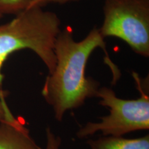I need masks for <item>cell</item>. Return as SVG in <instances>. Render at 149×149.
I'll use <instances>...</instances> for the list:
<instances>
[{"instance_id":"8992f818","label":"cell","mask_w":149,"mask_h":149,"mask_svg":"<svg viewBox=\"0 0 149 149\" xmlns=\"http://www.w3.org/2000/svg\"><path fill=\"white\" fill-rule=\"evenodd\" d=\"M87 144L91 149H149V135L134 139L102 136L88 139Z\"/></svg>"},{"instance_id":"3957f363","label":"cell","mask_w":149,"mask_h":149,"mask_svg":"<svg viewBox=\"0 0 149 149\" xmlns=\"http://www.w3.org/2000/svg\"><path fill=\"white\" fill-rule=\"evenodd\" d=\"M137 88L140 93L139 98L125 100L118 97L114 91L107 86L100 87L97 95L99 104L109 108V114L100 117L98 122H88L76 133L79 139L86 138L97 132L102 136L123 137L137 130L149 129V95L148 81L133 72Z\"/></svg>"},{"instance_id":"9c48e42d","label":"cell","mask_w":149,"mask_h":149,"mask_svg":"<svg viewBox=\"0 0 149 149\" xmlns=\"http://www.w3.org/2000/svg\"><path fill=\"white\" fill-rule=\"evenodd\" d=\"M7 95L8 92L3 91L2 88H0V122L13 115L6 101Z\"/></svg>"},{"instance_id":"5b68a950","label":"cell","mask_w":149,"mask_h":149,"mask_svg":"<svg viewBox=\"0 0 149 149\" xmlns=\"http://www.w3.org/2000/svg\"><path fill=\"white\" fill-rule=\"evenodd\" d=\"M0 149H41L21 117L13 115L0 122Z\"/></svg>"},{"instance_id":"8fae6325","label":"cell","mask_w":149,"mask_h":149,"mask_svg":"<svg viewBox=\"0 0 149 149\" xmlns=\"http://www.w3.org/2000/svg\"><path fill=\"white\" fill-rule=\"evenodd\" d=\"M2 16H3L2 15H1V14H0V19H1V17H2Z\"/></svg>"},{"instance_id":"52a82bcc","label":"cell","mask_w":149,"mask_h":149,"mask_svg":"<svg viewBox=\"0 0 149 149\" xmlns=\"http://www.w3.org/2000/svg\"><path fill=\"white\" fill-rule=\"evenodd\" d=\"M48 0H0V14L17 15L33 7H44Z\"/></svg>"},{"instance_id":"6da1fadb","label":"cell","mask_w":149,"mask_h":149,"mask_svg":"<svg viewBox=\"0 0 149 149\" xmlns=\"http://www.w3.org/2000/svg\"><path fill=\"white\" fill-rule=\"evenodd\" d=\"M97 48H102L106 62L113 74V84L120 77V71L112 62L106 50L100 30L93 28L82 40L73 39L70 28L60 31L55 44V69L46 77L42 95L53 109L55 119L61 122L67 111L78 109L86 100L97 97L100 84L86 75L89 57Z\"/></svg>"},{"instance_id":"30bf717a","label":"cell","mask_w":149,"mask_h":149,"mask_svg":"<svg viewBox=\"0 0 149 149\" xmlns=\"http://www.w3.org/2000/svg\"><path fill=\"white\" fill-rule=\"evenodd\" d=\"M81 1V0H48V3H55L59 4H64V3L74 2V1Z\"/></svg>"},{"instance_id":"ba28073f","label":"cell","mask_w":149,"mask_h":149,"mask_svg":"<svg viewBox=\"0 0 149 149\" xmlns=\"http://www.w3.org/2000/svg\"><path fill=\"white\" fill-rule=\"evenodd\" d=\"M46 146L44 149H60L61 139L50 127L46 128Z\"/></svg>"},{"instance_id":"277c9868","label":"cell","mask_w":149,"mask_h":149,"mask_svg":"<svg viewBox=\"0 0 149 149\" xmlns=\"http://www.w3.org/2000/svg\"><path fill=\"white\" fill-rule=\"evenodd\" d=\"M104 38L114 37L126 43L137 55L149 56V0H106Z\"/></svg>"},{"instance_id":"7a4b0ae2","label":"cell","mask_w":149,"mask_h":149,"mask_svg":"<svg viewBox=\"0 0 149 149\" xmlns=\"http://www.w3.org/2000/svg\"><path fill=\"white\" fill-rule=\"evenodd\" d=\"M61 21L55 13L33 7L0 25V88L4 75L3 64L15 52L29 49L40 57L51 73L55 69V44L60 32Z\"/></svg>"}]
</instances>
